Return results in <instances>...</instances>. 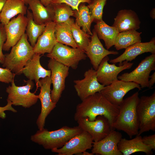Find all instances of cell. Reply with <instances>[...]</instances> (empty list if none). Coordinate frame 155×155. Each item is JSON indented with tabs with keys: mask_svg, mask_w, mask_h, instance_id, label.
I'll list each match as a JSON object with an SVG mask.
<instances>
[{
	"mask_svg": "<svg viewBox=\"0 0 155 155\" xmlns=\"http://www.w3.org/2000/svg\"><path fill=\"white\" fill-rule=\"evenodd\" d=\"M119 106L109 102L100 92L90 95L77 106L74 115L75 121L88 117L90 121L94 120L99 115L103 116L112 125L119 112Z\"/></svg>",
	"mask_w": 155,
	"mask_h": 155,
	"instance_id": "1",
	"label": "cell"
},
{
	"mask_svg": "<svg viewBox=\"0 0 155 155\" xmlns=\"http://www.w3.org/2000/svg\"><path fill=\"white\" fill-rule=\"evenodd\" d=\"M139 92L123 99L119 106L118 114L113 124L115 129L125 132L131 138L137 135L139 130V122L136 111L139 102Z\"/></svg>",
	"mask_w": 155,
	"mask_h": 155,
	"instance_id": "2",
	"label": "cell"
},
{
	"mask_svg": "<svg viewBox=\"0 0 155 155\" xmlns=\"http://www.w3.org/2000/svg\"><path fill=\"white\" fill-rule=\"evenodd\" d=\"M82 131L78 126L72 127L64 126L52 131L44 128L31 135L30 140L42 146L45 149L51 150L62 147L71 138Z\"/></svg>",
	"mask_w": 155,
	"mask_h": 155,
	"instance_id": "3",
	"label": "cell"
},
{
	"mask_svg": "<svg viewBox=\"0 0 155 155\" xmlns=\"http://www.w3.org/2000/svg\"><path fill=\"white\" fill-rule=\"evenodd\" d=\"M34 53L33 47L29 42L28 36L25 33L12 47L10 53L4 54L2 66L9 69L16 75H20L26 63Z\"/></svg>",
	"mask_w": 155,
	"mask_h": 155,
	"instance_id": "4",
	"label": "cell"
},
{
	"mask_svg": "<svg viewBox=\"0 0 155 155\" xmlns=\"http://www.w3.org/2000/svg\"><path fill=\"white\" fill-rule=\"evenodd\" d=\"M140 135L150 130L155 131V92L150 96L139 98L136 108Z\"/></svg>",
	"mask_w": 155,
	"mask_h": 155,
	"instance_id": "5",
	"label": "cell"
},
{
	"mask_svg": "<svg viewBox=\"0 0 155 155\" xmlns=\"http://www.w3.org/2000/svg\"><path fill=\"white\" fill-rule=\"evenodd\" d=\"M25 81L26 84L22 86H16L14 80L11 83V85L6 88V92L8 94L7 100L11 101L13 105L29 108L36 103L38 97L35 93L30 91L34 86L32 80Z\"/></svg>",
	"mask_w": 155,
	"mask_h": 155,
	"instance_id": "6",
	"label": "cell"
},
{
	"mask_svg": "<svg viewBox=\"0 0 155 155\" xmlns=\"http://www.w3.org/2000/svg\"><path fill=\"white\" fill-rule=\"evenodd\" d=\"M46 56L74 69L77 68L80 61L86 59L87 57L83 50L78 48H70L58 42Z\"/></svg>",
	"mask_w": 155,
	"mask_h": 155,
	"instance_id": "7",
	"label": "cell"
},
{
	"mask_svg": "<svg viewBox=\"0 0 155 155\" xmlns=\"http://www.w3.org/2000/svg\"><path fill=\"white\" fill-rule=\"evenodd\" d=\"M155 70V53L146 57L138 66L130 73H125L117 77L119 80L133 82L141 88H148V82L151 72Z\"/></svg>",
	"mask_w": 155,
	"mask_h": 155,
	"instance_id": "8",
	"label": "cell"
},
{
	"mask_svg": "<svg viewBox=\"0 0 155 155\" xmlns=\"http://www.w3.org/2000/svg\"><path fill=\"white\" fill-rule=\"evenodd\" d=\"M76 121L83 131L90 135L94 142L101 140L115 129L103 116H98L93 121H90L88 117H85L80 118Z\"/></svg>",
	"mask_w": 155,
	"mask_h": 155,
	"instance_id": "9",
	"label": "cell"
},
{
	"mask_svg": "<svg viewBox=\"0 0 155 155\" xmlns=\"http://www.w3.org/2000/svg\"><path fill=\"white\" fill-rule=\"evenodd\" d=\"M51 71V78L53 89L51 95L52 101L56 103L59 100L65 87V80L69 73V67L50 58L48 64Z\"/></svg>",
	"mask_w": 155,
	"mask_h": 155,
	"instance_id": "10",
	"label": "cell"
},
{
	"mask_svg": "<svg viewBox=\"0 0 155 155\" xmlns=\"http://www.w3.org/2000/svg\"><path fill=\"white\" fill-rule=\"evenodd\" d=\"M52 84L51 76H47L39 80L37 89L40 87V93L38 95L41 103V112L37 119L36 123L39 130L44 128L46 118L56 107V103L53 102L51 95Z\"/></svg>",
	"mask_w": 155,
	"mask_h": 155,
	"instance_id": "11",
	"label": "cell"
},
{
	"mask_svg": "<svg viewBox=\"0 0 155 155\" xmlns=\"http://www.w3.org/2000/svg\"><path fill=\"white\" fill-rule=\"evenodd\" d=\"M94 141L90 135L83 131L69 140L62 147L51 150L58 155L79 154L91 149Z\"/></svg>",
	"mask_w": 155,
	"mask_h": 155,
	"instance_id": "12",
	"label": "cell"
},
{
	"mask_svg": "<svg viewBox=\"0 0 155 155\" xmlns=\"http://www.w3.org/2000/svg\"><path fill=\"white\" fill-rule=\"evenodd\" d=\"M135 88L141 90L139 85L133 82H125L120 80L105 86L100 92L111 103L119 106L125 95L129 91Z\"/></svg>",
	"mask_w": 155,
	"mask_h": 155,
	"instance_id": "13",
	"label": "cell"
},
{
	"mask_svg": "<svg viewBox=\"0 0 155 155\" xmlns=\"http://www.w3.org/2000/svg\"><path fill=\"white\" fill-rule=\"evenodd\" d=\"M110 59L108 56H106L100 63L96 70L97 80L100 84L105 86L108 85L117 80V76L121 72L130 69L133 63L125 61L122 65L117 66L115 63L110 64Z\"/></svg>",
	"mask_w": 155,
	"mask_h": 155,
	"instance_id": "14",
	"label": "cell"
},
{
	"mask_svg": "<svg viewBox=\"0 0 155 155\" xmlns=\"http://www.w3.org/2000/svg\"><path fill=\"white\" fill-rule=\"evenodd\" d=\"M28 21L27 17L19 14L4 25L6 39L3 44V50L9 51L19 41L25 33Z\"/></svg>",
	"mask_w": 155,
	"mask_h": 155,
	"instance_id": "15",
	"label": "cell"
},
{
	"mask_svg": "<svg viewBox=\"0 0 155 155\" xmlns=\"http://www.w3.org/2000/svg\"><path fill=\"white\" fill-rule=\"evenodd\" d=\"M84 78L74 81L77 95L82 101L89 96L100 92L105 86L98 81L96 71L92 67L85 72Z\"/></svg>",
	"mask_w": 155,
	"mask_h": 155,
	"instance_id": "16",
	"label": "cell"
},
{
	"mask_svg": "<svg viewBox=\"0 0 155 155\" xmlns=\"http://www.w3.org/2000/svg\"><path fill=\"white\" fill-rule=\"evenodd\" d=\"M122 138L121 133L113 130L101 140L93 142L92 153L101 155H122L118 148V144Z\"/></svg>",
	"mask_w": 155,
	"mask_h": 155,
	"instance_id": "17",
	"label": "cell"
},
{
	"mask_svg": "<svg viewBox=\"0 0 155 155\" xmlns=\"http://www.w3.org/2000/svg\"><path fill=\"white\" fill-rule=\"evenodd\" d=\"M92 33L91 39L85 53L90 59L93 69L96 71L101 62L106 56L111 54L117 55L119 53L117 51H109L106 49L100 40L94 29Z\"/></svg>",
	"mask_w": 155,
	"mask_h": 155,
	"instance_id": "18",
	"label": "cell"
},
{
	"mask_svg": "<svg viewBox=\"0 0 155 155\" xmlns=\"http://www.w3.org/2000/svg\"><path fill=\"white\" fill-rule=\"evenodd\" d=\"M147 52L155 53V38H153L149 42H137L127 47L122 54L115 59H111L110 62L115 64L119 63V66H120L122 65L123 61L131 62L138 55Z\"/></svg>",
	"mask_w": 155,
	"mask_h": 155,
	"instance_id": "19",
	"label": "cell"
},
{
	"mask_svg": "<svg viewBox=\"0 0 155 155\" xmlns=\"http://www.w3.org/2000/svg\"><path fill=\"white\" fill-rule=\"evenodd\" d=\"M55 24L52 22L46 25L44 30L38 38L33 47L34 53L40 55L51 52L57 42L55 35Z\"/></svg>",
	"mask_w": 155,
	"mask_h": 155,
	"instance_id": "20",
	"label": "cell"
},
{
	"mask_svg": "<svg viewBox=\"0 0 155 155\" xmlns=\"http://www.w3.org/2000/svg\"><path fill=\"white\" fill-rule=\"evenodd\" d=\"M113 26L119 32L139 29L141 22L136 13L131 9L119 11L115 18Z\"/></svg>",
	"mask_w": 155,
	"mask_h": 155,
	"instance_id": "21",
	"label": "cell"
},
{
	"mask_svg": "<svg viewBox=\"0 0 155 155\" xmlns=\"http://www.w3.org/2000/svg\"><path fill=\"white\" fill-rule=\"evenodd\" d=\"M40 57V54L34 53L32 58L27 61L22 70V73L28 80L35 81L36 90L40 79L50 77L51 75L50 70H46L41 65Z\"/></svg>",
	"mask_w": 155,
	"mask_h": 155,
	"instance_id": "22",
	"label": "cell"
},
{
	"mask_svg": "<svg viewBox=\"0 0 155 155\" xmlns=\"http://www.w3.org/2000/svg\"><path fill=\"white\" fill-rule=\"evenodd\" d=\"M28 9L32 11L34 22L39 25H46L53 22L54 12L51 4L45 7L39 0H30Z\"/></svg>",
	"mask_w": 155,
	"mask_h": 155,
	"instance_id": "23",
	"label": "cell"
},
{
	"mask_svg": "<svg viewBox=\"0 0 155 155\" xmlns=\"http://www.w3.org/2000/svg\"><path fill=\"white\" fill-rule=\"evenodd\" d=\"M142 138L140 135L130 140L122 138L118 144V149L123 155H129L137 152H143L147 155L152 154L151 147L143 142Z\"/></svg>",
	"mask_w": 155,
	"mask_h": 155,
	"instance_id": "24",
	"label": "cell"
},
{
	"mask_svg": "<svg viewBox=\"0 0 155 155\" xmlns=\"http://www.w3.org/2000/svg\"><path fill=\"white\" fill-rule=\"evenodd\" d=\"M26 5L23 0H7L0 14L1 24L4 25L17 15L26 14Z\"/></svg>",
	"mask_w": 155,
	"mask_h": 155,
	"instance_id": "25",
	"label": "cell"
},
{
	"mask_svg": "<svg viewBox=\"0 0 155 155\" xmlns=\"http://www.w3.org/2000/svg\"><path fill=\"white\" fill-rule=\"evenodd\" d=\"M96 23L94 29L99 39L103 40L106 49L108 50L114 45L119 32L115 27L108 25L103 20Z\"/></svg>",
	"mask_w": 155,
	"mask_h": 155,
	"instance_id": "26",
	"label": "cell"
},
{
	"mask_svg": "<svg viewBox=\"0 0 155 155\" xmlns=\"http://www.w3.org/2000/svg\"><path fill=\"white\" fill-rule=\"evenodd\" d=\"M74 19L71 18L67 22L56 23L55 26V35L57 42L71 46L72 48H78V46L73 38L71 27V22Z\"/></svg>",
	"mask_w": 155,
	"mask_h": 155,
	"instance_id": "27",
	"label": "cell"
},
{
	"mask_svg": "<svg viewBox=\"0 0 155 155\" xmlns=\"http://www.w3.org/2000/svg\"><path fill=\"white\" fill-rule=\"evenodd\" d=\"M73 16L75 18V22L84 32L90 36L92 33L91 30V26L93 22L89 9L85 3L80 4L78 10H74Z\"/></svg>",
	"mask_w": 155,
	"mask_h": 155,
	"instance_id": "28",
	"label": "cell"
},
{
	"mask_svg": "<svg viewBox=\"0 0 155 155\" xmlns=\"http://www.w3.org/2000/svg\"><path fill=\"white\" fill-rule=\"evenodd\" d=\"M136 30H131L119 32L116 38L115 47L119 50L132 45L139 42H141V34Z\"/></svg>",
	"mask_w": 155,
	"mask_h": 155,
	"instance_id": "29",
	"label": "cell"
},
{
	"mask_svg": "<svg viewBox=\"0 0 155 155\" xmlns=\"http://www.w3.org/2000/svg\"><path fill=\"white\" fill-rule=\"evenodd\" d=\"M27 17L28 21L26 31L28 40L31 46L35 45L38 37L45 29L46 25H39L36 23L33 20L32 13L27 9Z\"/></svg>",
	"mask_w": 155,
	"mask_h": 155,
	"instance_id": "30",
	"label": "cell"
},
{
	"mask_svg": "<svg viewBox=\"0 0 155 155\" xmlns=\"http://www.w3.org/2000/svg\"><path fill=\"white\" fill-rule=\"evenodd\" d=\"M50 4L54 12L53 22L55 24L68 22L70 20L71 16H73L74 10L67 4L63 3Z\"/></svg>",
	"mask_w": 155,
	"mask_h": 155,
	"instance_id": "31",
	"label": "cell"
},
{
	"mask_svg": "<svg viewBox=\"0 0 155 155\" xmlns=\"http://www.w3.org/2000/svg\"><path fill=\"white\" fill-rule=\"evenodd\" d=\"M71 31L78 48L85 51L90 41V35L83 31L74 22L73 19L71 24Z\"/></svg>",
	"mask_w": 155,
	"mask_h": 155,
	"instance_id": "32",
	"label": "cell"
},
{
	"mask_svg": "<svg viewBox=\"0 0 155 155\" xmlns=\"http://www.w3.org/2000/svg\"><path fill=\"white\" fill-rule=\"evenodd\" d=\"M107 0H92L88 6L93 22H97L103 20V9Z\"/></svg>",
	"mask_w": 155,
	"mask_h": 155,
	"instance_id": "33",
	"label": "cell"
},
{
	"mask_svg": "<svg viewBox=\"0 0 155 155\" xmlns=\"http://www.w3.org/2000/svg\"><path fill=\"white\" fill-rule=\"evenodd\" d=\"M16 75L7 68L0 67V82L9 84L13 80Z\"/></svg>",
	"mask_w": 155,
	"mask_h": 155,
	"instance_id": "34",
	"label": "cell"
},
{
	"mask_svg": "<svg viewBox=\"0 0 155 155\" xmlns=\"http://www.w3.org/2000/svg\"><path fill=\"white\" fill-rule=\"evenodd\" d=\"M92 0H53L51 4L63 3L70 6L73 10H78L80 4L82 3H89Z\"/></svg>",
	"mask_w": 155,
	"mask_h": 155,
	"instance_id": "35",
	"label": "cell"
},
{
	"mask_svg": "<svg viewBox=\"0 0 155 155\" xmlns=\"http://www.w3.org/2000/svg\"><path fill=\"white\" fill-rule=\"evenodd\" d=\"M6 36L4 25L0 24V63L3 64L5 56L2 52L3 44L6 41Z\"/></svg>",
	"mask_w": 155,
	"mask_h": 155,
	"instance_id": "36",
	"label": "cell"
},
{
	"mask_svg": "<svg viewBox=\"0 0 155 155\" xmlns=\"http://www.w3.org/2000/svg\"><path fill=\"white\" fill-rule=\"evenodd\" d=\"M143 142L150 146L152 150H155V134L144 136L142 138Z\"/></svg>",
	"mask_w": 155,
	"mask_h": 155,
	"instance_id": "37",
	"label": "cell"
},
{
	"mask_svg": "<svg viewBox=\"0 0 155 155\" xmlns=\"http://www.w3.org/2000/svg\"><path fill=\"white\" fill-rule=\"evenodd\" d=\"M150 80L148 82V88H151L155 83V72H154L152 75L150 76Z\"/></svg>",
	"mask_w": 155,
	"mask_h": 155,
	"instance_id": "38",
	"label": "cell"
},
{
	"mask_svg": "<svg viewBox=\"0 0 155 155\" xmlns=\"http://www.w3.org/2000/svg\"><path fill=\"white\" fill-rule=\"evenodd\" d=\"M42 4L46 7L50 5L53 0H39Z\"/></svg>",
	"mask_w": 155,
	"mask_h": 155,
	"instance_id": "39",
	"label": "cell"
},
{
	"mask_svg": "<svg viewBox=\"0 0 155 155\" xmlns=\"http://www.w3.org/2000/svg\"><path fill=\"white\" fill-rule=\"evenodd\" d=\"M7 0H0V15L3 6Z\"/></svg>",
	"mask_w": 155,
	"mask_h": 155,
	"instance_id": "40",
	"label": "cell"
},
{
	"mask_svg": "<svg viewBox=\"0 0 155 155\" xmlns=\"http://www.w3.org/2000/svg\"><path fill=\"white\" fill-rule=\"evenodd\" d=\"M155 8H153L151 11L150 13V16L153 19H154L155 18Z\"/></svg>",
	"mask_w": 155,
	"mask_h": 155,
	"instance_id": "41",
	"label": "cell"
},
{
	"mask_svg": "<svg viewBox=\"0 0 155 155\" xmlns=\"http://www.w3.org/2000/svg\"><path fill=\"white\" fill-rule=\"evenodd\" d=\"M81 154H81L82 155H94L92 153H90L88 152H86V151L83 152Z\"/></svg>",
	"mask_w": 155,
	"mask_h": 155,
	"instance_id": "42",
	"label": "cell"
},
{
	"mask_svg": "<svg viewBox=\"0 0 155 155\" xmlns=\"http://www.w3.org/2000/svg\"><path fill=\"white\" fill-rule=\"evenodd\" d=\"M25 2L26 5H28V4L30 0H23Z\"/></svg>",
	"mask_w": 155,
	"mask_h": 155,
	"instance_id": "43",
	"label": "cell"
}]
</instances>
